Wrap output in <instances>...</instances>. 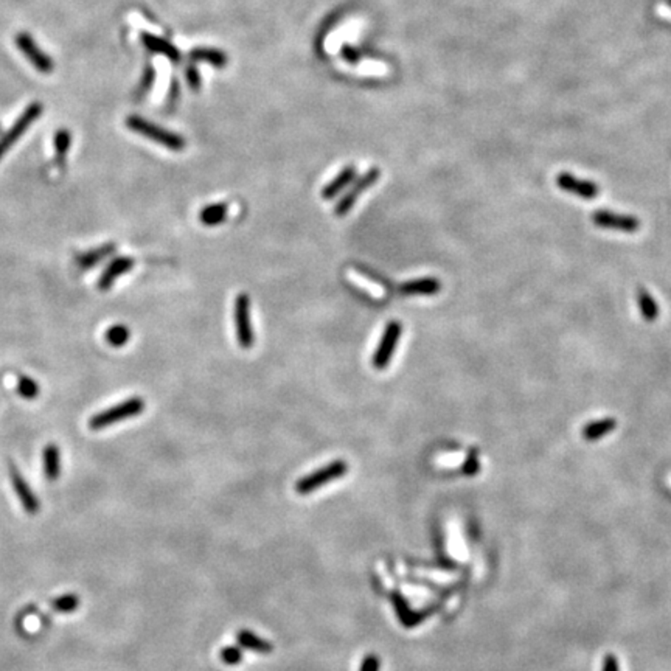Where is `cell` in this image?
Instances as JSON below:
<instances>
[{
  "label": "cell",
  "mask_w": 671,
  "mask_h": 671,
  "mask_svg": "<svg viewBox=\"0 0 671 671\" xmlns=\"http://www.w3.org/2000/svg\"><path fill=\"white\" fill-rule=\"evenodd\" d=\"M381 661L376 655H367L359 667V671H379Z\"/></svg>",
  "instance_id": "cell-28"
},
{
  "label": "cell",
  "mask_w": 671,
  "mask_h": 671,
  "mask_svg": "<svg viewBox=\"0 0 671 671\" xmlns=\"http://www.w3.org/2000/svg\"><path fill=\"white\" fill-rule=\"evenodd\" d=\"M115 249H117V246H115L114 242H109V244H104L101 247L94 249V251L83 253V255L78 257L77 262L79 264V268H83V269H92V268H94V266L100 264L103 262V259H106L107 257H111L112 253L115 252Z\"/></svg>",
  "instance_id": "cell-20"
},
{
  "label": "cell",
  "mask_w": 671,
  "mask_h": 671,
  "mask_svg": "<svg viewBox=\"0 0 671 671\" xmlns=\"http://www.w3.org/2000/svg\"><path fill=\"white\" fill-rule=\"evenodd\" d=\"M219 659L225 665H238L242 661V651L238 646H225L219 651Z\"/></svg>",
  "instance_id": "cell-27"
},
{
  "label": "cell",
  "mask_w": 671,
  "mask_h": 671,
  "mask_svg": "<svg viewBox=\"0 0 671 671\" xmlns=\"http://www.w3.org/2000/svg\"><path fill=\"white\" fill-rule=\"evenodd\" d=\"M17 392L25 400H34L39 395V384L28 376H21L17 381Z\"/></svg>",
  "instance_id": "cell-25"
},
{
  "label": "cell",
  "mask_w": 671,
  "mask_h": 671,
  "mask_svg": "<svg viewBox=\"0 0 671 671\" xmlns=\"http://www.w3.org/2000/svg\"><path fill=\"white\" fill-rule=\"evenodd\" d=\"M190 58H192L193 61L207 62V64H212L213 67H218V68L225 67V64H227V56L216 49H205V47L193 49L190 51Z\"/></svg>",
  "instance_id": "cell-21"
},
{
  "label": "cell",
  "mask_w": 671,
  "mask_h": 671,
  "mask_svg": "<svg viewBox=\"0 0 671 671\" xmlns=\"http://www.w3.org/2000/svg\"><path fill=\"white\" fill-rule=\"evenodd\" d=\"M667 3H668V5H670V7H671V0H667Z\"/></svg>",
  "instance_id": "cell-34"
},
{
  "label": "cell",
  "mask_w": 671,
  "mask_h": 671,
  "mask_svg": "<svg viewBox=\"0 0 671 671\" xmlns=\"http://www.w3.org/2000/svg\"><path fill=\"white\" fill-rule=\"evenodd\" d=\"M351 277H353V279H355V281H356V283H359V285H362L364 288L368 289L370 292L376 294V296H379V294H381V292H379V289H376V288H375V285H372V283L367 281L366 279H364V277L355 274V272H353V275H351Z\"/></svg>",
  "instance_id": "cell-31"
},
{
  "label": "cell",
  "mask_w": 671,
  "mask_h": 671,
  "mask_svg": "<svg viewBox=\"0 0 671 671\" xmlns=\"http://www.w3.org/2000/svg\"><path fill=\"white\" fill-rule=\"evenodd\" d=\"M617 427L616 418H601L597 421H591V423L583 427L581 435L587 442H597V440L603 438L607 433H611Z\"/></svg>",
  "instance_id": "cell-16"
},
{
  "label": "cell",
  "mask_w": 671,
  "mask_h": 671,
  "mask_svg": "<svg viewBox=\"0 0 671 671\" xmlns=\"http://www.w3.org/2000/svg\"><path fill=\"white\" fill-rule=\"evenodd\" d=\"M134 258L132 257H117L114 258L111 263L106 266V269L103 270V274L98 280V289L103 292L109 291L114 286V283L117 281L121 275L128 274V272L134 268Z\"/></svg>",
  "instance_id": "cell-12"
},
{
  "label": "cell",
  "mask_w": 671,
  "mask_h": 671,
  "mask_svg": "<svg viewBox=\"0 0 671 671\" xmlns=\"http://www.w3.org/2000/svg\"><path fill=\"white\" fill-rule=\"evenodd\" d=\"M143 410H144V401L140 396H132L129 400L121 401L118 404H115V406L92 416L89 421V427L92 431L106 429V427L117 425L120 421L138 416Z\"/></svg>",
  "instance_id": "cell-2"
},
{
  "label": "cell",
  "mask_w": 671,
  "mask_h": 671,
  "mask_svg": "<svg viewBox=\"0 0 671 671\" xmlns=\"http://www.w3.org/2000/svg\"><path fill=\"white\" fill-rule=\"evenodd\" d=\"M104 339L109 345L115 346V349H120L129 342L131 339V331L128 327L125 325H114L111 328H107L106 334H104Z\"/></svg>",
  "instance_id": "cell-24"
},
{
  "label": "cell",
  "mask_w": 671,
  "mask_h": 671,
  "mask_svg": "<svg viewBox=\"0 0 671 671\" xmlns=\"http://www.w3.org/2000/svg\"><path fill=\"white\" fill-rule=\"evenodd\" d=\"M185 77H187V81H188V84H190V88H192L193 90H198L201 88V77H199V72L196 71V68L193 66H190L187 71H185Z\"/></svg>",
  "instance_id": "cell-29"
},
{
  "label": "cell",
  "mask_w": 671,
  "mask_h": 671,
  "mask_svg": "<svg viewBox=\"0 0 671 671\" xmlns=\"http://www.w3.org/2000/svg\"><path fill=\"white\" fill-rule=\"evenodd\" d=\"M252 303L247 294L241 292L233 303V320L236 340L242 350H251L255 344V333L252 325Z\"/></svg>",
  "instance_id": "cell-4"
},
{
  "label": "cell",
  "mask_w": 671,
  "mask_h": 671,
  "mask_svg": "<svg viewBox=\"0 0 671 671\" xmlns=\"http://www.w3.org/2000/svg\"><path fill=\"white\" fill-rule=\"evenodd\" d=\"M236 640H238L240 646L253 653H259V655H269V653L274 651V645L270 642L259 637V635H257L253 631H249V629H241V631H238Z\"/></svg>",
  "instance_id": "cell-15"
},
{
  "label": "cell",
  "mask_w": 671,
  "mask_h": 671,
  "mask_svg": "<svg viewBox=\"0 0 671 671\" xmlns=\"http://www.w3.org/2000/svg\"><path fill=\"white\" fill-rule=\"evenodd\" d=\"M355 177H356V168L355 166H346L344 168L342 171L339 173L338 176H336L331 182L327 183L325 187H323L322 190V198L325 199V201H331L334 199L336 196H338L340 192L345 187H349V185L355 181Z\"/></svg>",
  "instance_id": "cell-14"
},
{
  "label": "cell",
  "mask_w": 671,
  "mask_h": 671,
  "mask_svg": "<svg viewBox=\"0 0 671 671\" xmlns=\"http://www.w3.org/2000/svg\"><path fill=\"white\" fill-rule=\"evenodd\" d=\"M126 126H128L131 131L138 132V134L149 138V140H153L159 144H164V147L171 149V151H182L185 148V140L181 136L175 134V132L171 131H166L164 128H159L157 125H154L151 121L144 120L142 117H137V115L126 120Z\"/></svg>",
  "instance_id": "cell-3"
},
{
  "label": "cell",
  "mask_w": 671,
  "mask_h": 671,
  "mask_svg": "<svg viewBox=\"0 0 671 671\" xmlns=\"http://www.w3.org/2000/svg\"><path fill=\"white\" fill-rule=\"evenodd\" d=\"M592 223L601 229L618 230V232L634 233L640 229V221L635 216L618 215L609 210H597L592 213Z\"/></svg>",
  "instance_id": "cell-9"
},
{
  "label": "cell",
  "mask_w": 671,
  "mask_h": 671,
  "mask_svg": "<svg viewBox=\"0 0 671 671\" xmlns=\"http://www.w3.org/2000/svg\"><path fill=\"white\" fill-rule=\"evenodd\" d=\"M71 140H72V138H71V132L66 131V129L60 131L55 136L56 157H58V160H60V164H61V160H64L66 154L68 151V148H71Z\"/></svg>",
  "instance_id": "cell-26"
},
{
  "label": "cell",
  "mask_w": 671,
  "mask_h": 671,
  "mask_svg": "<svg viewBox=\"0 0 671 671\" xmlns=\"http://www.w3.org/2000/svg\"><path fill=\"white\" fill-rule=\"evenodd\" d=\"M342 53L345 56V60H349L350 62H356L357 60H359V53H357V51L353 47H349V45H345Z\"/></svg>",
  "instance_id": "cell-33"
},
{
  "label": "cell",
  "mask_w": 671,
  "mask_h": 671,
  "mask_svg": "<svg viewBox=\"0 0 671 671\" xmlns=\"http://www.w3.org/2000/svg\"><path fill=\"white\" fill-rule=\"evenodd\" d=\"M51 609L58 614H72L78 609L79 597L77 594H64L51 600Z\"/></svg>",
  "instance_id": "cell-23"
},
{
  "label": "cell",
  "mask_w": 671,
  "mask_h": 671,
  "mask_svg": "<svg viewBox=\"0 0 671 671\" xmlns=\"http://www.w3.org/2000/svg\"><path fill=\"white\" fill-rule=\"evenodd\" d=\"M603 671H618V665H617V659L612 656V655H607L605 657V665H603Z\"/></svg>",
  "instance_id": "cell-32"
},
{
  "label": "cell",
  "mask_w": 671,
  "mask_h": 671,
  "mask_svg": "<svg viewBox=\"0 0 671 671\" xmlns=\"http://www.w3.org/2000/svg\"><path fill=\"white\" fill-rule=\"evenodd\" d=\"M44 474L47 480L53 482L61 474V454L56 444H47L44 449Z\"/></svg>",
  "instance_id": "cell-19"
},
{
  "label": "cell",
  "mask_w": 671,
  "mask_h": 671,
  "mask_svg": "<svg viewBox=\"0 0 671 671\" xmlns=\"http://www.w3.org/2000/svg\"><path fill=\"white\" fill-rule=\"evenodd\" d=\"M346 472H349V465H346L345 460L338 459L329 461L328 465L299 479L296 482V493L302 496L314 493V491L320 490L322 487H327L328 483L334 482V480L342 479Z\"/></svg>",
  "instance_id": "cell-1"
},
{
  "label": "cell",
  "mask_w": 671,
  "mask_h": 671,
  "mask_svg": "<svg viewBox=\"0 0 671 671\" xmlns=\"http://www.w3.org/2000/svg\"><path fill=\"white\" fill-rule=\"evenodd\" d=\"M401 334H403L401 322L390 320L387 323L383 336H381L379 344L376 346L375 355L372 357V366L376 370H385L389 367L393 353L396 350V345L400 344Z\"/></svg>",
  "instance_id": "cell-5"
},
{
  "label": "cell",
  "mask_w": 671,
  "mask_h": 671,
  "mask_svg": "<svg viewBox=\"0 0 671 671\" xmlns=\"http://www.w3.org/2000/svg\"><path fill=\"white\" fill-rule=\"evenodd\" d=\"M464 471L466 476H474V474H477L479 471V460H477V454L476 453H471L470 455H468V459L465 461V465H464Z\"/></svg>",
  "instance_id": "cell-30"
},
{
  "label": "cell",
  "mask_w": 671,
  "mask_h": 671,
  "mask_svg": "<svg viewBox=\"0 0 671 671\" xmlns=\"http://www.w3.org/2000/svg\"><path fill=\"white\" fill-rule=\"evenodd\" d=\"M8 471H10L11 485H13V490L16 491V496L17 499H19L22 508H24V511L27 514H30V516L38 514L40 510V502L38 499V496L33 493V490L30 488V485H28L25 477L22 476L21 471L17 470L14 464L8 465Z\"/></svg>",
  "instance_id": "cell-8"
},
{
  "label": "cell",
  "mask_w": 671,
  "mask_h": 671,
  "mask_svg": "<svg viewBox=\"0 0 671 671\" xmlns=\"http://www.w3.org/2000/svg\"><path fill=\"white\" fill-rule=\"evenodd\" d=\"M40 114H42V104L40 103L30 104V106L22 112L21 117L17 118V121L13 125V128H11L3 137H0V159L8 153V149L19 140L22 134L28 131L33 121L40 117Z\"/></svg>",
  "instance_id": "cell-7"
},
{
  "label": "cell",
  "mask_w": 671,
  "mask_h": 671,
  "mask_svg": "<svg viewBox=\"0 0 671 671\" xmlns=\"http://www.w3.org/2000/svg\"><path fill=\"white\" fill-rule=\"evenodd\" d=\"M637 305L640 309V314L648 322H655L659 317V306L656 303V300L653 299V296L646 289L640 288L637 291Z\"/></svg>",
  "instance_id": "cell-22"
},
{
  "label": "cell",
  "mask_w": 671,
  "mask_h": 671,
  "mask_svg": "<svg viewBox=\"0 0 671 671\" xmlns=\"http://www.w3.org/2000/svg\"><path fill=\"white\" fill-rule=\"evenodd\" d=\"M379 175H381L379 168H372V170H368L359 181H356V183L342 196V199H339L338 204H336L334 215L338 218H344L349 215L351 208L355 207V204L357 202V199H359V196H362L370 187H373V185L378 182Z\"/></svg>",
  "instance_id": "cell-6"
},
{
  "label": "cell",
  "mask_w": 671,
  "mask_h": 671,
  "mask_svg": "<svg viewBox=\"0 0 671 671\" xmlns=\"http://www.w3.org/2000/svg\"><path fill=\"white\" fill-rule=\"evenodd\" d=\"M442 291V281L433 277H423L403 283L400 292L403 296H435Z\"/></svg>",
  "instance_id": "cell-13"
},
{
  "label": "cell",
  "mask_w": 671,
  "mask_h": 671,
  "mask_svg": "<svg viewBox=\"0 0 671 671\" xmlns=\"http://www.w3.org/2000/svg\"><path fill=\"white\" fill-rule=\"evenodd\" d=\"M229 216V205L224 204V202H218V204H210L204 207L199 213L201 223L207 225V227H216V225L223 224L225 219Z\"/></svg>",
  "instance_id": "cell-18"
},
{
  "label": "cell",
  "mask_w": 671,
  "mask_h": 671,
  "mask_svg": "<svg viewBox=\"0 0 671 671\" xmlns=\"http://www.w3.org/2000/svg\"><path fill=\"white\" fill-rule=\"evenodd\" d=\"M142 42L144 44V47H147L148 50L164 55L166 58H170V60H173V61H179V58H181V55H179V51L175 45H173L171 42H168V40H165V39L154 36V34L142 33Z\"/></svg>",
  "instance_id": "cell-17"
},
{
  "label": "cell",
  "mask_w": 671,
  "mask_h": 671,
  "mask_svg": "<svg viewBox=\"0 0 671 671\" xmlns=\"http://www.w3.org/2000/svg\"><path fill=\"white\" fill-rule=\"evenodd\" d=\"M557 185L564 190V192L572 193L575 196H580V198L591 201L594 198H597L600 194V187L592 181H584V179H578L570 173H559L557 176Z\"/></svg>",
  "instance_id": "cell-11"
},
{
  "label": "cell",
  "mask_w": 671,
  "mask_h": 671,
  "mask_svg": "<svg viewBox=\"0 0 671 671\" xmlns=\"http://www.w3.org/2000/svg\"><path fill=\"white\" fill-rule=\"evenodd\" d=\"M16 44H17V47H19L22 53L28 58V61L31 62V66L36 67L39 72L50 73L51 71H53V61H51V58H49L47 55L42 53V50L38 47L36 42H34L30 34L28 33L17 34Z\"/></svg>",
  "instance_id": "cell-10"
}]
</instances>
